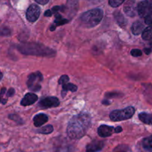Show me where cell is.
<instances>
[{
	"label": "cell",
	"mask_w": 152,
	"mask_h": 152,
	"mask_svg": "<svg viewBox=\"0 0 152 152\" xmlns=\"http://www.w3.org/2000/svg\"><path fill=\"white\" fill-rule=\"evenodd\" d=\"M91 118L88 114L82 113L71 118L67 128V134L71 139L83 137L90 128Z\"/></svg>",
	"instance_id": "obj_1"
},
{
	"label": "cell",
	"mask_w": 152,
	"mask_h": 152,
	"mask_svg": "<svg viewBox=\"0 0 152 152\" xmlns=\"http://www.w3.org/2000/svg\"><path fill=\"white\" fill-rule=\"evenodd\" d=\"M17 48L21 53L25 55L45 57H53L56 55V51L53 49L37 42L22 43L18 45Z\"/></svg>",
	"instance_id": "obj_2"
},
{
	"label": "cell",
	"mask_w": 152,
	"mask_h": 152,
	"mask_svg": "<svg viewBox=\"0 0 152 152\" xmlns=\"http://www.w3.org/2000/svg\"><path fill=\"white\" fill-rule=\"evenodd\" d=\"M103 17V11L99 8L92 9L85 12L80 16V20L86 28H94L99 25Z\"/></svg>",
	"instance_id": "obj_3"
},
{
	"label": "cell",
	"mask_w": 152,
	"mask_h": 152,
	"mask_svg": "<svg viewBox=\"0 0 152 152\" xmlns=\"http://www.w3.org/2000/svg\"><path fill=\"white\" fill-rule=\"evenodd\" d=\"M135 109L132 106L127 107L124 109L114 110L110 114V119L114 122L123 121L132 118Z\"/></svg>",
	"instance_id": "obj_4"
},
{
	"label": "cell",
	"mask_w": 152,
	"mask_h": 152,
	"mask_svg": "<svg viewBox=\"0 0 152 152\" xmlns=\"http://www.w3.org/2000/svg\"><path fill=\"white\" fill-rule=\"evenodd\" d=\"M43 80L42 74L39 71L31 74L28 76L27 86L28 88L32 91H39L41 89L40 83Z\"/></svg>",
	"instance_id": "obj_5"
},
{
	"label": "cell",
	"mask_w": 152,
	"mask_h": 152,
	"mask_svg": "<svg viewBox=\"0 0 152 152\" xmlns=\"http://www.w3.org/2000/svg\"><path fill=\"white\" fill-rule=\"evenodd\" d=\"M41 13V9L37 4H31L29 6L26 12V17L29 22H34L39 19Z\"/></svg>",
	"instance_id": "obj_6"
},
{
	"label": "cell",
	"mask_w": 152,
	"mask_h": 152,
	"mask_svg": "<svg viewBox=\"0 0 152 152\" xmlns=\"http://www.w3.org/2000/svg\"><path fill=\"white\" fill-rule=\"evenodd\" d=\"M59 100L54 96H48L39 102V106L42 108H49L57 107L59 105Z\"/></svg>",
	"instance_id": "obj_7"
},
{
	"label": "cell",
	"mask_w": 152,
	"mask_h": 152,
	"mask_svg": "<svg viewBox=\"0 0 152 152\" xmlns=\"http://www.w3.org/2000/svg\"><path fill=\"white\" fill-rule=\"evenodd\" d=\"M152 7L148 0H144L140 1L137 7V10L140 17H145L151 11Z\"/></svg>",
	"instance_id": "obj_8"
},
{
	"label": "cell",
	"mask_w": 152,
	"mask_h": 152,
	"mask_svg": "<svg viewBox=\"0 0 152 152\" xmlns=\"http://www.w3.org/2000/svg\"><path fill=\"white\" fill-rule=\"evenodd\" d=\"M125 13L131 17H134L137 14V7L135 1L134 0H129L125 4L124 7H123Z\"/></svg>",
	"instance_id": "obj_9"
},
{
	"label": "cell",
	"mask_w": 152,
	"mask_h": 152,
	"mask_svg": "<svg viewBox=\"0 0 152 152\" xmlns=\"http://www.w3.org/2000/svg\"><path fill=\"white\" fill-rule=\"evenodd\" d=\"M79 7V0H68L65 10L68 11V16L73 17L77 13Z\"/></svg>",
	"instance_id": "obj_10"
},
{
	"label": "cell",
	"mask_w": 152,
	"mask_h": 152,
	"mask_svg": "<svg viewBox=\"0 0 152 152\" xmlns=\"http://www.w3.org/2000/svg\"><path fill=\"white\" fill-rule=\"evenodd\" d=\"M105 143L102 141L94 140L86 147V152H98L103 148Z\"/></svg>",
	"instance_id": "obj_11"
},
{
	"label": "cell",
	"mask_w": 152,
	"mask_h": 152,
	"mask_svg": "<svg viewBox=\"0 0 152 152\" xmlns=\"http://www.w3.org/2000/svg\"><path fill=\"white\" fill-rule=\"evenodd\" d=\"M37 99H38V96L37 94L33 93H28L25 94V96L21 101V105L28 106V105H32L34 102H37Z\"/></svg>",
	"instance_id": "obj_12"
},
{
	"label": "cell",
	"mask_w": 152,
	"mask_h": 152,
	"mask_svg": "<svg viewBox=\"0 0 152 152\" xmlns=\"http://www.w3.org/2000/svg\"><path fill=\"white\" fill-rule=\"evenodd\" d=\"M98 134L101 137H107L112 134L114 132V128L111 126H105V125H102L98 128Z\"/></svg>",
	"instance_id": "obj_13"
},
{
	"label": "cell",
	"mask_w": 152,
	"mask_h": 152,
	"mask_svg": "<svg viewBox=\"0 0 152 152\" xmlns=\"http://www.w3.org/2000/svg\"><path fill=\"white\" fill-rule=\"evenodd\" d=\"M55 14H56V16H55V17H56V19H55L53 25H52L50 28V30L51 31H54V30L56 28V27L60 26V25H65V24L68 23V22H69V20H68V19L62 18V16H61L60 14H59V13H55Z\"/></svg>",
	"instance_id": "obj_14"
},
{
	"label": "cell",
	"mask_w": 152,
	"mask_h": 152,
	"mask_svg": "<svg viewBox=\"0 0 152 152\" xmlns=\"http://www.w3.org/2000/svg\"><path fill=\"white\" fill-rule=\"evenodd\" d=\"M48 121V117L45 114H39L34 117V123L36 127H40Z\"/></svg>",
	"instance_id": "obj_15"
},
{
	"label": "cell",
	"mask_w": 152,
	"mask_h": 152,
	"mask_svg": "<svg viewBox=\"0 0 152 152\" xmlns=\"http://www.w3.org/2000/svg\"><path fill=\"white\" fill-rule=\"evenodd\" d=\"M62 97H65L66 94L68 91L71 92H75L77 90V86L75 85L72 84V83H69L68 82L66 83H64L63 84H62Z\"/></svg>",
	"instance_id": "obj_16"
},
{
	"label": "cell",
	"mask_w": 152,
	"mask_h": 152,
	"mask_svg": "<svg viewBox=\"0 0 152 152\" xmlns=\"http://www.w3.org/2000/svg\"><path fill=\"white\" fill-rule=\"evenodd\" d=\"M144 24L141 21H136L132 27V31L134 35H139L144 30Z\"/></svg>",
	"instance_id": "obj_17"
},
{
	"label": "cell",
	"mask_w": 152,
	"mask_h": 152,
	"mask_svg": "<svg viewBox=\"0 0 152 152\" xmlns=\"http://www.w3.org/2000/svg\"><path fill=\"white\" fill-rule=\"evenodd\" d=\"M114 16L119 26L121 27V28H125L126 26V25H127V20H126V18L123 16V15L120 11L114 12Z\"/></svg>",
	"instance_id": "obj_18"
},
{
	"label": "cell",
	"mask_w": 152,
	"mask_h": 152,
	"mask_svg": "<svg viewBox=\"0 0 152 152\" xmlns=\"http://www.w3.org/2000/svg\"><path fill=\"white\" fill-rule=\"evenodd\" d=\"M139 119L145 124L152 125V114L142 112L139 114Z\"/></svg>",
	"instance_id": "obj_19"
},
{
	"label": "cell",
	"mask_w": 152,
	"mask_h": 152,
	"mask_svg": "<svg viewBox=\"0 0 152 152\" xmlns=\"http://www.w3.org/2000/svg\"><path fill=\"white\" fill-rule=\"evenodd\" d=\"M142 147L147 151L152 152V135L142 140Z\"/></svg>",
	"instance_id": "obj_20"
},
{
	"label": "cell",
	"mask_w": 152,
	"mask_h": 152,
	"mask_svg": "<svg viewBox=\"0 0 152 152\" xmlns=\"http://www.w3.org/2000/svg\"><path fill=\"white\" fill-rule=\"evenodd\" d=\"M142 33V38L144 40L149 41V40L152 39V26H149L145 28Z\"/></svg>",
	"instance_id": "obj_21"
},
{
	"label": "cell",
	"mask_w": 152,
	"mask_h": 152,
	"mask_svg": "<svg viewBox=\"0 0 152 152\" xmlns=\"http://www.w3.org/2000/svg\"><path fill=\"white\" fill-rule=\"evenodd\" d=\"M53 131V127L51 125H48V126H44V127L41 128L39 130L37 131L38 133L43 134H50Z\"/></svg>",
	"instance_id": "obj_22"
},
{
	"label": "cell",
	"mask_w": 152,
	"mask_h": 152,
	"mask_svg": "<svg viewBox=\"0 0 152 152\" xmlns=\"http://www.w3.org/2000/svg\"><path fill=\"white\" fill-rule=\"evenodd\" d=\"M9 119L16 122L17 124H23V120L21 119V117H19V116L16 115V114H10L9 115Z\"/></svg>",
	"instance_id": "obj_23"
},
{
	"label": "cell",
	"mask_w": 152,
	"mask_h": 152,
	"mask_svg": "<svg viewBox=\"0 0 152 152\" xmlns=\"http://www.w3.org/2000/svg\"><path fill=\"white\" fill-rule=\"evenodd\" d=\"M126 0H109V4L113 7H117L121 5Z\"/></svg>",
	"instance_id": "obj_24"
},
{
	"label": "cell",
	"mask_w": 152,
	"mask_h": 152,
	"mask_svg": "<svg viewBox=\"0 0 152 152\" xmlns=\"http://www.w3.org/2000/svg\"><path fill=\"white\" fill-rule=\"evenodd\" d=\"M5 93H6L5 88H1V91H0V103L3 104V105L6 104V102H7V99H4V98H3V96L5 94Z\"/></svg>",
	"instance_id": "obj_25"
},
{
	"label": "cell",
	"mask_w": 152,
	"mask_h": 152,
	"mask_svg": "<svg viewBox=\"0 0 152 152\" xmlns=\"http://www.w3.org/2000/svg\"><path fill=\"white\" fill-rule=\"evenodd\" d=\"M131 54L134 57H139V56H141L142 54V50H140V49H133L131 51Z\"/></svg>",
	"instance_id": "obj_26"
},
{
	"label": "cell",
	"mask_w": 152,
	"mask_h": 152,
	"mask_svg": "<svg viewBox=\"0 0 152 152\" xmlns=\"http://www.w3.org/2000/svg\"><path fill=\"white\" fill-rule=\"evenodd\" d=\"M145 22L147 25L152 26V11L150 12L145 17Z\"/></svg>",
	"instance_id": "obj_27"
},
{
	"label": "cell",
	"mask_w": 152,
	"mask_h": 152,
	"mask_svg": "<svg viewBox=\"0 0 152 152\" xmlns=\"http://www.w3.org/2000/svg\"><path fill=\"white\" fill-rule=\"evenodd\" d=\"M10 31L7 28H0V36H9Z\"/></svg>",
	"instance_id": "obj_28"
},
{
	"label": "cell",
	"mask_w": 152,
	"mask_h": 152,
	"mask_svg": "<svg viewBox=\"0 0 152 152\" xmlns=\"http://www.w3.org/2000/svg\"><path fill=\"white\" fill-rule=\"evenodd\" d=\"M68 81H69V77H68L67 75H62V77L59 78V81H58V83H59V85H62L64 83H66V82H68Z\"/></svg>",
	"instance_id": "obj_29"
},
{
	"label": "cell",
	"mask_w": 152,
	"mask_h": 152,
	"mask_svg": "<svg viewBox=\"0 0 152 152\" xmlns=\"http://www.w3.org/2000/svg\"><path fill=\"white\" fill-rule=\"evenodd\" d=\"M120 94L117 93V92H111V93H107L105 95V96L106 98H112V97H117V96H120Z\"/></svg>",
	"instance_id": "obj_30"
},
{
	"label": "cell",
	"mask_w": 152,
	"mask_h": 152,
	"mask_svg": "<svg viewBox=\"0 0 152 152\" xmlns=\"http://www.w3.org/2000/svg\"><path fill=\"white\" fill-rule=\"evenodd\" d=\"M15 93V90L13 88H10L7 93V96H12Z\"/></svg>",
	"instance_id": "obj_31"
},
{
	"label": "cell",
	"mask_w": 152,
	"mask_h": 152,
	"mask_svg": "<svg viewBox=\"0 0 152 152\" xmlns=\"http://www.w3.org/2000/svg\"><path fill=\"white\" fill-rule=\"evenodd\" d=\"M37 3L40 4H45L49 1V0H35Z\"/></svg>",
	"instance_id": "obj_32"
},
{
	"label": "cell",
	"mask_w": 152,
	"mask_h": 152,
	"mask_svg": "<svg viewBox=\"0 0 152 152\" xmlns=\"http://www.w3.org/2000/svg\"><path fill=\"white\" fill-rule=\"evenodd\" d=\"M122 131H123V129H122V127H120V126H118V127H117L116 129H114V132H115V133H120Z\"/></svg>",
	"instance_id": "obj_33"
},
{
	"label": "cell",
	"mask_w": 152,
	"mask_h": 152,
	"mask_svg": "<svg viewBox=\"0 0 152 152\" xmlns=\"http://www.w3.org/2000/svg\"><path fill=\"white\" fill-rule=\"evenodd\" d=\"M51 15H52V12L50 10H46L45 13V16H48V17H49V16H51Z\"/></svg>",
	"instance_id": "obj_34"
},
{
	"label": "cell",
	"mask_w": 152,
	"mask_h": 152,
	"mask_svg": "<svg viewBox=\"0 0 152 152\" xmlns=\"http://www.w3.org/2000/svg\"><path fill=\"white\" fill-rule=\"evenodd\" d=\"M102 103L103 104H105V105H110V104H111V102H109V101H108V99H105V100H103L102 101Z\"/></svg>",
	"instance_id": "obj_35"
},
{
	"label": "cell",
	"mask_w": 152,
	"mask_h": 152,
	"mask_svg": "<svg viewBox=\"0 0 152 152\" xmlns=\"http://www.w3.org/2000/svg\"><path fill=\"white\" fill-rule=\"evenodd\" d=\"M2 77H3V74H2V73H1V71H0V80H1V79H2Z\"/></svg>",
	"instance_id": "obj_36"
},
{
	"label": "cell",
	"mask_w": 152,
	"mask_h": 152,
	"mask_svg": "<svg viewBox=\"0 0 152 152\" xmlns=\"http://www.w3.org/2000/svg\"><path fill=\"white\" fill-rule=\"evenodd\" d=\"M148 1H149L150 4H151V7H152V0H148Z\"/></svg>",
	"instance_id": "obj_37"
},
{
	"label": "cell",
	"mask_w": 152,
	"mask_h": 152,
	"mask_svg": "<svg viewBox=\"0 0 152 152\" xmlns=\"http://www.w3.org/2000/svg\"><path fill=\"white\" fill-rule=\"evenodd\" d=\"M96 1H99V0H96Z\"/></svg>",
	"instance_id": "obj_38"
}]
</instances>
